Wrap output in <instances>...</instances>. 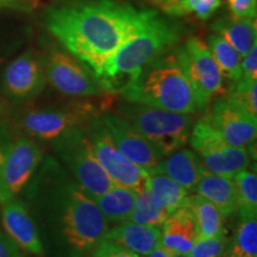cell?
<instances>
[{"mask_svg": "<svg viewBox=\"0 0 257 257\" xmlns=\"http://www.w3.org/2000/svg\"><path fill=\"white\" fill-rule=\"evenodd\" d=\"M206 44L223 78L233 83L238 81L242 76V56L237 53V50L217 34L210 35Z\"/></svg>", "mask_w": 257, "mask_h": 257, "instance_id": "d4e9b609", "label": "cell"}, {"mask_svg": "<svg viewBox=\"0 0 257 257\" xmlns=\"http://www.w3.org/2000/svg\"><path fill=\"white\" fill-rule=\"evenodd\" d=\"M2 217L3 226L6 233L21 246V249L32 255H44V249L37 229L23 202L16 199L5 202Z\"/></svg>", "mask_w": 257, "mask_h": 257, "instance_id": "2e32d148", "label": "cell"}, {"mask_svg": "<svg viewBox=\"0 0 257 257\" xmlns=\"http://www.w3.org/2000/svg\"><path fill=\"white\" fill-rule=\"evenodd\" d=\"M119 114L152 146L161 159L178 152L191 136L194 115L124 100L118 105Z\"/></svg>", "mask_w": 257, "mask_h": 257, "instance_id": "277c9868", "label": "cell"}, {"mask_svg": "<svg viewBox=\"0 0 257 257\" xmlns=\"http://www.w3.org/2000/svg\"><path fill=\"white\" fill-rule=\"evenodd\" d=\"M94 117L91 105L78 104L29 111L22 118V125L31 136L43 141H56L70 131L82 127Z\"/></svg>", "mask_w": 257, "mask_h": 257, "instance_id": "7c38bea8", "label": "cell"}, {"mask_svg": "<svg viewBox=\"0 0 257 257\" xmlns=\"http://www.w3.org/2000/svg\"><path fill=\"white\" fill-rule=\"evenodd\" d=\"M42 61L48 81L64 95L81 98L104 91L92 69L68 51L51 49Z\"/></svg>", "mask_w": 257, "mask_h": 257, "instance_id": "30bf717a", "label": "cell"}, {"mask_svg": "<svg viewBox=\"0 0 257 257\" xmlns=\"http://www.w3.org/2000/svg\"><path fill=\"white\" fill-rule=\"evenodd\" d=\"M189 141L205 172L233 179L248 168L250 159L246 148L229 146L212 127L207 114L193 125Z\"/></svg>", "mask_w": 257, "mask_h": 257, "instance_id": "ba28073f", "label": "cell"}, {"mask_svg": "<svg viewBox=\"0 0 257 257\" xmlns=\"http://www.w3.org/2000/svg\"><path fill=\"white\" fill-rule=\"evenodd\" d=\"M150 172L162 173L188 191H193L197 187L204 168L197 154L189 149H182L170 154L165 160L161 159L156 168Z\"/></svg>", "mask_w": 257, "mask_h": 257, "instance_id": "d6986e66", "label": "cell"}, {"mask_svg": "<svg viewBox=\"0 0 257 257\" xmlns=\"http://www.w3.org/2000/svg\"><path fill=\"white\" fill-rule=\"evenodd\" d=\"M198 238L197 220L187 204L170 213L162 225L161 245L169 251L188 255Z\"/></svg>", "mask_w": 257, "mask_h": 257, "instance_id": "e0dca14e", "label": "cell"}, {"mask_svg": "<svg viewBox=\"0 0 257 257\" xmlns=\"http://www.w3.org/2000/svg\"><path fill=\"white\" fill-rule=\"evenodd\" d=\"M3 154H4V147H0V163L3 161Z\"/></svg>", "mask_w": 257, "mask_h": 257, "instance_id": "ab89813d", "label": "cell"}, {"mask_svg": "<svg viewBox=\"0 0 257 257\" xmlns=\"http://www.w3.org/2000/svg\"><path fill=\"white\" fill-rule=\"evenodd\" d=\"M159 15L119 0H64L48 8L43 23L68 53L99 75L125 42Z\"/></svg>", "mask_w": 257, "mask_h": 257, "instance_id": "6da1fadb", "label": "cell"}, {"mask_svg": "<svg viewBox=\"0 0 257 257\" xmlns=\"http://www.w3.org/2000/svg\"><path fill=\"white\" fill-rule=\"evenodd\" d=\"M46 72L43 61L35 51L22 54L6 67L3 82L9 96L18 101L34 98L46 86Z\"/></svg>", "mask_w": 257, "mask_h": 257, "instance_id": "5bb4252c", "label": "cell"}, {"mask_svg": "<svg viewBox=\"0 0 257 257\" xmlns=\"http://www.w3.org/2000/svg\"><path fill=\"white\" fill-rule=\"evenodd\" d=\"M242 59L240 79L245 80V81H257V43L253 44L249 53L244 55Z\"/></svg>", "mask_w": 257, "mask_h": 257, "instance_id": "836d02e7", "label": "cell"}, {"mask_svg": "<svg viewBox=\"0 0 257 257\" xmlns=\"http://www.w3.org/2000/svg\"><path fill=\"white\" fill-rule=\"evenodd\" d=\"M212 30L232 46L240 56L246 55L257 43V25L255 18H237L225 16L212 24Z\"/></svg>", "mask_w": 257, "mask_h": 257, "instance_id": "44dd1931", "label": "cell"}, {"mask_svg": "<svg viewBox=\"0 0 257 257\" xmlns=\"http://www.w3.org/2000/svg\"><path fill=\"white\" fill-rule=\"evenodd\" d=\"M56 149L74 181L93 200L115 186L92 154L85 125L56 140Z\"/></svg>", "mask_w": 257, "mask_h": 257, "instance_id": "52a82bcc", "label": "cell"}, {"mask_svg": "<svg viewBox=\"0 0 257 257\" xmlns=\"http://www.w3.org/2000/svg\"><path fill=\"white\" fill-rule=\"evenodd\" d=\"M153 2H155L157 5L160 6V9H165V8H167V6H169V5H172V4H174V3H176V2H179V0H153Z\"/></svg>", "mask_w": 257, "mask_h": 257, "instance_id": "74e56055", "label": "cell"}, {"mask_svg": "<svg viewBox=\"0 0 257 257\" xmlns=\"http://www.w3.org/2000/svg\"><path fill=\"white\" fill-rule=\"evenodd\" d=\"M224 257H236V256H232V255H229V253H225Z\"/></svg>", "mask_w": 257, "mask_h": 257, "instance_id": "60d3db41", "label": "cell"}, {"mask_svg": "<svg viewBox=\"0 0 257 257\" xmlns=\"http://www.w3.org/2000/svg\"><path fill=\"white\" fill-rule=\"evenodd\" d=\"M231 16L237 18H256L257 0H226Z\"/></svg>", "mask_w": 257, "mask_h": 257, "instance_id": "d6a6232c", "label": "cell"}, {"mask_svg": "<svg viewBox=\"0 0 257 257\" xmlns=\"http://www.w3.org/2000/svg\"><path fill=\"white\" fill-rule=\"evenodd\" d=\"M195 189L199 195L212 202L224 218L232 216L238 211L233 179L211 174L204 170Z\"/></svg>", "mask_w": 257, "mask_h": 257, "instance_id": "ffe728a7", "label": "cell"}, {"mask_svg": "<svg viewBox=\"0 0 257 257\" xmlns=\"http://www.w3.org/2000/svg\"><path fill=\"white\" fill-rule=\"evenodd\" d=\"M168 217V212L157 204L155 199L153 198L152 193L147 188L142 192L137 193L135 206L127 220L136 224L162 227V225L165 224Z\"/></svg>", "mask_w": 257, "mask_h": 257, "instance_id": "4316f807", "label": "cell"}, {"mask_svg": "<svg viewBox=\"0 0 257 257\" xmlns=\"http://www.w3.org/2000/svg\"><path fill=\"white\" fill-rule=\"evenodd\" d=\"M226 253L236 257H257V220L242 219Z\"/></svg>", "mask_w": 257, "mask_h": 257, "instance_id": "83f0119b", "label": "cell"}, {"mask_svg": "<svg viewBox=\"0 0 257 257\" xmlns=\"http://www.w3.org/2000/svg\"><path fill=\"white\" fill-rule=\"evenodd\" d=\"M91 152L115 186L140 193L148 188V172L137 166L115 147L100 117H94L85 125Z\"/></svg>", "mask_w": 257, "mask_h": 257, "instance_id": "9c48e42d", "label": "cell"}, {"mask_svg": "<svg viewBox=\"0 0 257 257\" xmlns=\"http://www.w3.org/2000/svg\"><path fill=\"white\" fill-rule=\"evenodd\" d=\"M93 257H140L136 252L118 245L111 240L102 238L93 249Z\"/></svg>", "mask_w": 257, "mask_h": 257, "instance_id": "1f68e13d", "label": "cell"}, {"mask_svg": "<svg viewBox=\"0 0 257 257\" xmlns=\"http://www.w3.org/2000/svg\"><path fill=\"white\" fill-rule=\"evenodd\" d=\"M0 257H25L21 246L3 231H0Z\"/></svg>", "mask_w": 257, "mask_h": 257, "instance_id": "e575fe53", "label": "cell"}, {"mask_svg": "<svg viewBox=\"0 0 257 257\" xmlns=\"http://www.w3.org/2000/svg\"><path fill=\"white\" fill-rule=\"evenodd\" d=\"M237 204L240 219H256L257 217V175L244 169L234 176Z\"/></svg>", "mask_w": 257, "mask_h": 257, "instance_id": "484cf974", "label": "cell"}, {"mask_svg": "<svg viewBox=\"0 0 257 257\" xmlns=\"http://www.w3.org/2000/svg\"><path fill=\"white\" fill-rule=\"evenodd\" d=\"M182 28L159 15L143 31L125 42L96 76L104 91L119 92L147 64L178 43Z\"/></svg>", "mask_w": 257, "mask_h": 257, "instance_id": "3957f363", "label": "cell"}, {"mask_svg": "<svg viewBox=\"0 0 257 257\" xmlns=\"http://www.w3.org/2000/svg\"><path fill=\"white\" fill-rule=\"evenodd\" d=\"M208 121L229 146L246 148L255 142L257 119L234 105L229 99L220 98L211 112H206Z\"/></svg>", "mask_w": 257, "mask_h": 257, "instance_id": "4fadbf2b", "label": "cell"}, {"mask_svg": "<svg viewBox=\"0 0 257 257\" xmlns=\"http://www.w3.org/2000/svg\"><path fill=\"white\" fill-rule=\"evenodd\" d=\"M227 242L225 232L210 238H198L189 250V257H224L226 253Z\"/></svg>", "mask_w": 257, "mask_h": 257, "instance_id": "4dcf8cb0", "label": "cell"}, {"mask_svg": "<svg viewBox=\"0 0 257 257\" xmlns=\"http://www.w3.org/2000/svg\"><path fill=\"white\" fill-rule=\"evenodd\" d=\"M226 98L257 119V81L239 79Z\"/></svg>", "mask_w": 257, "mask_h": 257, "instance_id": "f546056e", "label": "cell"}, {"mask_svg": "<svg viewBox=\"0 0 257 257\" xmlns=\"http://www.w3.org/2000/svg\"><path fill=\"white\" fill-rule=\"evenodd\" d=\"M100 119L120 153L144 170L150 172L159 165L161 157L123 115L106 112Z\"/></svg>", "mask_w": 257, "mask_h": 257, "instance_id": "9a60e30c", "label": "cell"}, {"mask_svg": "<svg viewBox=\"0 0 257 257\" xmlns=\"http://www.w3.org/2000/svg\"><path fill=\"white\" fill-rule=\"evenodd\" d=\"M2 111H3V104L2 101H0V113H2Z\"/></svg>", "mask_w": 257, "mask_h": 257, "instance_id": "b9f144b4", "label": "cell"}, {"mask_svg": "<svg viewBox=\"0 0 257 257\" xmlns=\"http://www.w3.org/2000/svg\"><path fill=\"white\" fill-rule=\"evenodd\" d=\"M149 257H170V251L163 248L160 244L157 248L154 249L153 251L149 253Z\"/></svg>", "mask_w": 257, "mask_h": 257, "instance_id": "8d00e7d4", "label": "cell"}, {"mask_svg": "<svg viewBox=\"0 0 257 257\" xmlns=\"http://www.w3.org/2000/svg\"><path fill=\"white\" fill-rule=\"evenodd\" d=\"M136 197L137 193L133 189L113 186L94 201L107 223H123L130 217Z\"/></svg>", "mask_w": 257, "mask_h": 257, "instance_id": "603a6c76", "label": "cell"}, {"mask_svg": "<svg viewBox=\"0 0 257 257\" xmlns=\"http://www.w3.org/2000/svg\"><path fill=\"white\" fill-rule=\"evenodd\" d=\"M42 160L40 147L29 138H18L4 147L0 163V204L16 198Z\"/></svg>", "mask_w": 257, "mask_h": 257, "instance_id": "8fae6325", "label": "cell"}, {"mask_svg": "<svg viewBox=\"0 0 257 257\" xmlns=\"http://www.w3.org/2000/svg\"><path fill=\"white\" fill-rule=\"evenodd\" d=\"M148 189L155 201L168 213H173L187 204L188 189L162 173L148 172Z\"/></svg>", "mask_w": 257, "mask_h": 257, "instance_id": "7402d4cb", "label": "cell"}, {"mask_svg": "<svg viewBox=\"0 0 257 257\" xmlns=\"http://www.w3.org/2000/svg\"><path fill=\"white\" fill-rule=\"evenodd\" d=\"M221 6V0H179L163 9L170 16L194 14L200 21H207Z\"/></svg>", "mask_w": 257, "mask_h": 257, "instance_id": "f1b7e54d", "label": "cell"}, {"mask_svg": "<svg viewBox=\"0 0 257 257\" xmlns=\"http://www.w3.org/2000/svg\"><path fill=\"white\" fill-rule=\"evenodd\" d=\"M104 238L138 255L147 256L161 244V230L152 225L123 221V224L108 230Z\"/></svg>", "mask_w": 257, "mask_h": 257, "instance_id": "ac0fdd59", "label": "cell"}, {"mask_svg": "<svg viewBox=\"0 0 257 257\" xmlns=\"http://www.w3.org/2000/svg\"><path fill=\"white\" fill-rule=\"evenodd\" d=\"M187 205L194 214L199 238H210L225 232L224 217L212 202L201 195H189Z\"/></svg>", "mask_w": 257, "mask_h": 257, "instance_id": "cb8c5ba5", "label": "cell"}, {"mask_svg": "<svg viewBox=\"0 0 257 257\" xmlns=\"http://www.w3.org/2000/svg\"><path fill=\"white\" fill-rule=\"evenodd\" d=\"M119 93L124 100L178 113H198L194 94L175 51L147 64Z\"/></svg>", "mask_w": 257, "mask_h": 257, "instance_id": "7a4b0ae2", "label": "cell"}, {"mask_svg": "<svg viewBox=\"0 0 257 257\" xmlns=\"http://www.w3.org/2000/svg\"><path fill=\"white\" fill-rule=\"evenodd\" d=\"M40 0H0V9L17 10V11H32Z\"/></svg>", "mask_w": 257, "mask_h": 257, "instance_id": "d590c367", "label": "cell"}, {"mask_svg": "<svg viewBox=\"0 0 257 257\" xmlns=\"http://www.w3.org/2000/svg\"><path fill=\"white\" fill-rule=\"evenodd\" d=\"M60 194L59 224L70 248L85 252L95 248L108 231V223L75 181L64 182Z\"/></svg>", "mask_w": 257, "mask_h": 257, "instance_id": "5b68a950", "label": "cell"}, {"mask_svg": "<svg viewBox=\"0 0 257 257\" xmlns=\"http://www.w3.org/2000/svg\"><path fill=\"white\" fill-rule=\"evenodd\" d=\"M176 59L184 70L194 94L199 113H206L214 96L225 93L221 75L207 44L199 37H191L178 47Z\"/></svg>", "mask_w": 257, "mask_h": 257, "instance_id": "8992f818", "label": "cell"}, {"mask_svg": "<svg viewBox=\"0 0 257 257\" xmlns=\"http://www.w3.org/2000/svg\"><path fill=\"white\" fill-rule=\"evenodd\" d=\"M170 257H189L186 253H179V252H174V251H170Z\"/></svg>", "mask_w": 257, "mask_h": 257, "instance_id": "f35d334b", "label": "cell"}]
</instances>
